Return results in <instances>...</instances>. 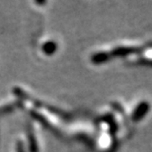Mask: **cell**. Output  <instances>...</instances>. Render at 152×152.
<instances>
[{
    "mask_svg": "<svg viewBox=\"0 0 152 152\" xmlns=\"http://www.w3.org/2000/svg\"><path fill=\"white\" fill-rule=\"evenodd\" d=\"M148 109H149V105H148L146 102L140 103V104L137 106V108L135 109L134 113L132 114V120L133 121L141 120V118L147 114Z\"/></svg>",
    "mask_w": 152,
    "mask_h": 152,
    "instance_id": "cell-1",
    "label": "cell"
},
{
    "mask_svg": "<svg viewBox=\"0 0 152 152\" xmlns=\"http://www.w3.org/2000/svg\"><path fill=\"white\" fill-rule=\"evenodd\" d=\"M56 44H53V42H47V44L44 45V47H42V50H44L45 53L51 54L54 50H56Z\"/></svg>",
    "mask_w": 152,
    "mask_h": 152,
    "instance_id": "cell-2",
    "label": "cell"
},
{
    "mask_svg": "<svg viewBox=\"0 0 152 152\" xmlns=\"http://www.w3.org/2000/svg\"><path fill=\"white\" fill-rule=\"evenodd\" d=\"M106 58H107V56H106L105 53H99L94 56L93 60H95L96 62H101V61H104Z\"/></svg>",
    "mask_w": 152,
    "mask_h": 152,
    "instance_id": "cell-3",
    "label": "cell"
}]
</instances>
